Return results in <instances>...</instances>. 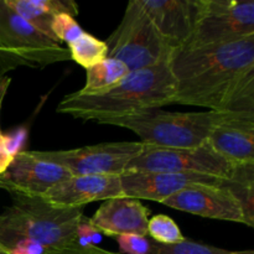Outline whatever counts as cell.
Segmentation results:
<instances>
[{"mask_svg": "<svg viewBox=\"0 0 254 254\" xmlns=\"http://www.w3.org/2000/svg\"><path fill=\"white\" fill-rule=\"evenodd\" d=\"M174 104L216 112H254V36L228 44L175 50Z\"/></svg>", "mask_w": 254, "mask_h": 254, "instance_id": "obj_1", "label": "cell"}, {"mask_svg": "<svg viewBox=\"0 0 254 254\" xmlns=\"http://www.w3.org/2000/svg\"><path fill=\"white\" fill-rule=\"evenodd\" d=\"M176 81L169 62L133 71L119 84L101 94L78 91L66 94L56 112L84 122L107 124L114 119L160 109L175 103Z\"/></svg>", "mask_w": 254, "mask_h": 254, "instance_id": "obj_2", "label": "cell"}, {"mask_svg": "<svg viewBox=\"0 0 254 254\" xmlns=\"http://www.w3.org/2000/svg\"><path fill=\"white\" fill-rule=\"evenodd\" d=\"M11 205L0 215V243L9 252L16 243L32 242L47 252L78 245L83 208H60L37 195L10 192Z\"/></svg>", "mask_w": 254, "mask_h": 254, "instance_id": "obj_3", "label": "cell"}, {"mask_svg": "<svg viewBox=\"0 0 254 254\" xmlns=\"http://www.w3.org/2000/svg\"><path fill=\"white\" fill-rule=\"evenodd\" d=\"M228 112H144L108 122L135 133L141 143L166 149H196L206 145L211 130Z\"/></svg>", "mask_w": 254, "mask_h": 254, "instance_id": "obj_4", "label": "cell"}, {"mask_svg": "<svg viewBox=\"0 0 254 254\" xmlns=\"http://www.w3.org/2000/svg\"><path fill=\"white\" fill-rule=\"evenodd\" d=\"M68 60V50L31 26L5 0H0V76L20 66L44 68Z\"/></svg>", "mask_w": 254, "mask_h": 254, "instance_id": "obj_5", "label": "cell"}, {"mask_svg": "<svg viewBox=\"0 0 254 254\" xmlns=\"http://www.w3.org/2000/svg\"><path fill=\"white\" fill-rule=\"evenodd\" d=\"M106 44L108 57L122 61L130 72L169 62L175 51L160 36L139 0L128 2L121 24Z\"/></svg>", "mask_w": 254, "mask_h": 254, "instance_id": "obj_6", "label": "cell"}, {"mask_svg": "<svg viewBox=\"0 0 254 254\" xmlns=\"http://www.w3.org/2000/svg\"><path fill=\"white\" fill-rule=\"evenodd\" d=\"M253 36L254 0H200L195 29L185 47L228 44Z\"/></svg>", "mask_w": 254, "mask_h": 254, "instance_id": "obj_7", "label": "cell"}, {"mask_svg": "<svg viewBox=\"0 0 254 254\" xmlns=\"http://www.w3.org/2000/svg\"><path fill=\"white\" fill-rule=\"evenodd\" d=\"M141 141H112L68 150H27L30 155L66 169L72 176L122 175L145 149Z\"/></svg>", "mask_w": 254, "mask_h": 254, "instance_id": "obj_8", "label": "cell"}, {"mask_svg": "<svg viewBox=\"0 0 254 254\" xmlns=\"http://www.w3.org/2000/svg\"><path fill=\"white\" fill-rule=\"evenodd\" d=\"M237 165L208 145L196 149H166L146 145L124 173H192L230 179ZM123 173V174H124Z\"/></svg>", "mask_w": 254, "mask_h": 254, "instance_id": "obj_9", "label": "cell"}, {"mask_svg": "<svg viewBox=\"0 0 254 254\" xmlns=\"http://www.w3.org/2000/svg\"><path fill=\"white\" fill-rule=\"evenodd\" d=\"M226 185H190L174 193L163 205L210 220L247 225V218L232 191Z\"/></svg>", "mask_w": 254, "mask_h": 254, "instance_id": "obj_10", "label": "cell"}, {"mask_svg": "<svg viewBox=\"0 0 254 254\" xmlns=\"http://www.w3.org/2000/svg\"><path fill=\"white\" fill-rule=\"evenodd\" d=\"M228 179L192 173H124L121 175L124 197L163 202L190 185H226Z\"/></svg>", "mask_w": 254, "mask_h": 254, "instance_id": "obj_11", "label": "cell"}, {"mask_svg": "<svg viewBox=\"0 0 254 254\" xmlns=\"http://www.w3.org/2000/svg\"><path fill=\"white\" fill-rule=\"evenodd\" d=\"M71 176L66 169L35 158L27 150H22L15 153L10 166L0 175V189L9 193L40 196Z\"/></svg>", "mask_w": 254, "mask_h": 254, "instance_id": "obj_12", "label": "cell"}, {"mask_svg": "<svg viewBox=\"0 0 254 254\" xmlns=\"http://www.w3.org/2000/svg\"><path fill=\"white\" fill-rule=\"evenodd\" d=\"M139 4L171 49H183L189 44L200 0H139Z\"/></svg>", "mask_w": 254, "mask_h": 254, "instance_id": "obj_13", "label": "cell"}, {"mask_svg": "<svg viewBox=\"0 0 254 254\" xmlns=\"http://www.w3.org/2000/svg\"><path fill=\"white\" fill-rule=\"evenodd\" d=\"M50 205L60 208H83L96 201L124 197L121 175L71 176L40 195Z\"/></svg>", "mask_w": 254, "mask_h": 254, "instance_id": "obj_14", "label": "cell"}, {"mask_svg": "<svg viewBox=\"0 0 254 254\" xmlns=\"http://www.w3.org/2000/svg\"><path fill=\"white\" fill-rule=\"evenodd\" d=\"M206 145L236 165L254 164V112H228Z\"/></svg>", "mask_w": 254, "mask_h": 254, "instance_id": "obj_15", "label": "cell"}, {"mask_svg": "<svg viewBox=\"0 0 254 254\" xmlns=\"http://www.w3.org/2000/svg\"><path fill=\"white\" fill-rule=\"evenodd\" d=\"M150 211L139 200L129 197L111 198L94 212L88 222L98 233L108 237L126 235L148 236Z\"/></svg>", "mask_w": 254, "mask_h": 254, "instance_id": "obj_16", "label": "cell"}, {"mask_svg": "<svg viewBox=\"0 0 254 254\" xmlns=\"http://www.w3.org/2000/svg\"><path fill=\"white\" fill-rule=\"evenodd\" d=\"M5 2L21 19L54 41L51 29L54 17L62 12L73 17L78 15V5L72 0H5Z\"/></svg>", "mask_w": 254, "mask_h": 254, "instance_id": "obj_17", "label": "cell"}, {"mask_svg": "<svg viewBox=\"0 0 254 254\" xmlns=\"http://www.w3.org/2000/svg\"><path fill=\"white\" fill-rule=\"evenodd\" d=\"M129 73L130 71L123 62L107 57L99 64L86 69V83L78 92L87 96L104 93L121 83Z\"/></svg>", "mask_w": 254, "mask_h": 254, "instance_id": "obj_18", "label": "cell"}, {"mask_svg": "<svg viewBox=\"0 0 254 254\" xmlns=\"http://www.w3.org/2000/svg\"><path fill=\"white\" fill-rule=\"evenodd\" d=\"M67 46L69 59L86 69L91 68L108 57V46L106 41H102L87 32H83Z\"/></svg>", "mask_w": 254, "mask_h": 254, "instance_id": "obj_19", "label": "cell"}, {"mask_svg": "<svg viewBox=\"0 0 254 254\" xmlns=\"http://www.w3.org/2000/svg\"><path fill=\"white\" fill-rule=\"evenodd\" d=\"M148 236L159 245H178L186 240L178 223L168 215H155L149 218Z\"/></svg>", "mask_w": 254, "mask_h": 254, "instance_id": "obj_20", "label": "cell"}, {"mask_svg": "<svg viewBox=\"0 0 254 254\" xmlns=\"http://www.w3.org/2000/svg\"><path fill=\"white\" fill-rule=\"evenodd\" d=\"M149 254H254L253 251H245V252H233V251L222 250V248L212 247L202 243L191 242L185 240L178 245H159L150 240V251Z\"/></svg>", "mask_w": 254, "mask_h": 254, "instance_id": "obj_21", "label": "cell"}, {"mask_svg": "<svg viewBox=\"0 0 254 254\" xmlns=\"http://www.w3.org/2000/svg\"><path fill=\"white\" fill-rule=\"evenodd\" d=\"M52 32H54L55 41L57 44L60 42H66L67 45L69 42L74 41L78 36L83 34V29L79 26L77 20L69 14L62 12V14H57L54 17L52 21Z\"/></svg>", "mask_w": 254, "mask_h": 254, "instance_id": "obj_22", "label": "cell"}, {"mask_svg": "<svg viewBox=\"0 0 254 254\" xmlns=\"http://www.w3.org/2000/svg\"><path fill=\"white\" fill-rule=\"evenodd\" d=\"M122 254H149L150 240L145 236L126 235L117 237Z\"/></svg>", "mask_w": 254, "mask_h": 254, "instance_id": "obj_23", "label": "cell"}, {"mask_svg": "<svg viewBox=\"0 0 254 254\" xmlns=\"http://www.w3.org/2000/svg\"><path fill=\"white\" fill-rule=\"evenodd\" d=\"M15 153L10 146V139L0 133V175L6 171L14 159Z\"/></svg>", "mask_w": 254, "mask_h": 254, "instance_id": "obj_24", "label": "cell"}, {"mask_svg": "<svg viewBox=\"0 0 254 254\" xmlns=\"http://www.w3.org/2000/svg\"><path fill=\"white\" fill-rule=\"evenodd\" d=\"M46 254H99L98 247L96 245L79 246L76 245L67 250L57 251V252H47Z\"/></svg>", "mask_w": 254, "mask_h": 254, "instance_id": "obj_25", "label": "cell"}, {"mask_svg": "<svg viewBox=\"0 0 254 254\" xmlns=\"http://www.w3.org/2000/svg\"><path fill=\"white\" fill-rule=\"evenodd\" d=\"M10 83H11V79L5 74V76H0V113H1V107L4 103V99L6 97L7 89H9ZM1 133V131H0Z\"/></svg>", "mask_w": 254, "mask_h": 254, "instance_id": "obj_26", "label": "cell"}, {"mask_svg": "<svg viewBox=\"0 0 254 254\" xmlns=\"http://www.w3.org/2000/svg\"><path fill=\"white\" fill-rule=\"evenodd\" d=\"M98 252H99V254H121V253L109 252V251H106V250H103V248H99V247H98Z\"/></svg>", "mask_w": 254, "mask_h": 254, "instance_id": "obj_27", "label": "cell"}, {"mask_svg": "<svg viewBox=\"0 0 254 254\" xmlns=\"http://www.w3.org/2000/svg\"><path fill=\"white\" fill-rule=\"evenodd\" d=\"M0 254H10L6 250H5L4 246H2L1 243H0Z\"/></svg>", "mask_w": 254, "mask_h": 254, "instance_id": "obj_28", "label": "cell"}]
</instances>
